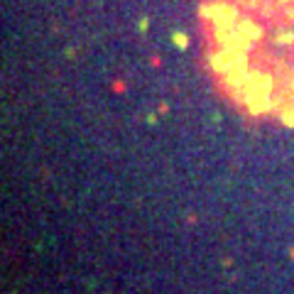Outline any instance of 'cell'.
Here are the masks:
<instances>
[{
    "label": "cell",
    "instance_id": "1",
    "mask_svg": "<svg viewBox=\"0 0 294 294\" xmlns=\"http://www.w3.org/2000/svg\"><path fill=\"white\" fill-rule=\"evenodd\" d=\"M292 257H294V250H292Z\"/></svg>",
    "mask_w": 294,
    "mask_h": 294
}]
</instances>
